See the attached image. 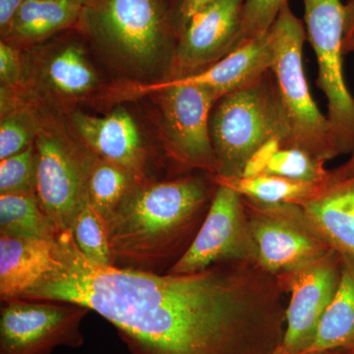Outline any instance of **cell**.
I'll use <instances>...</instances> for the list:
<instances>
[{
	"label": "cell",
	"instance_id": "cell-3",
	"mask_svg": "<svg viewBox=\"0 0 354 354\" xmlns=\"http://www.w3.org/2000/svg\"><path fill=\"white\" fill-rule=\"evenodd\" d=\"M269 32L274 50L271 71L285 125L281 148L299 149L324 162L337 157L329 120L314 102L305 76L304 22L288 3Z\"/></svg>",
	"mask_w": 354,
	"mask_h": 354
},
{
	"label": "cell",
	"instance_id": "cell-19",
	"mask_svg": "<svg viewBox=\"0 0 354 354\" xmlns=\"http://www.w3.org/2000/svg\"><path fill=\"white\" fill-rule=\"evenodd\" d=\"M83 7L73 0H24L6 36L36 41L80 20Z\"/></svg>",
	"mask_w": 354,
	"mask_h": 354
},
{
	"label": "cell",
	"instance_id": "cell-5",
	"mask_svg": "<svg viewBox=\"0 0 354 354\" xmlns=\"http://www.w3.org/2000/svg\"><path fill=\"white\" fill-rule=\"evenodd\" d=\"M307 39L318 64L317 86L328 104L339 156L354 150V97L344 74V6L341 0H302Z\"/></svg>",
	"mask_w": 354,
	"mask_h": 354
},
{
	"label": "cell",
	"instance_id": "cell-37",
	"mask_svg": "<svg viewBox=\"0 0 354 354\" xmlns=\"http://www.w3.org/2000/svg\"><path fill=\"white\" fill-rule=\"evenodd\" d=\"M315 354H351V353H348V351H325V353H315Z\"/></svg>",
	"mask_w": 354,
	"mask_h": 354
},
{
	"label": "cell",
	"instance_id": "cell-23",
	"mask_svg": "<svg viewBox=\"0 0 354 354\" xmlns=\"http://www.w3.org/2000/svg\"><path fill=\"white\" fill-rule=\"evenodd\" d=\"M70 232L76 246L88 259L97 264L113 266L106 223L88 200L74 218Z\"/></svg>",
	"mask_w": 354,
	"mask_h": 354
},
{
	"label": "cell",
	"instance_id": "cell-13",
	"mask_svg": "<svg viewBox=\"0 0 354 354\" xmlns=\"http://www.w3.org/2000/svg\"><path fill=\"white\" fill-rule=\"evenodd\" d=\"M244 0H215L184 26L176 48L179 77L208 68L243 43Z\"/></svg>",
	"mask_w": 354,
	"mask_h": 354
},
{
	"label": "cell",
	"instance_id": "cell-33",
	"mask_svg": "<svg viewBox=\"0 0 354 354\" xmlns=\"http://www.w3.org/2000/svg\"><path fill=\"white\" fill-rule=\"evenodd\" d=\"M330 171V176L337 179L349 178V177L354 176V150L351 153V157L344 165Z\"/></svg>",
	"mask_w": 354,
	"mask_h": 354
},
{
	"label": "cell",
	"instance_id": "cell-14",
	"mask_svg": "<svg viewBox=\"0 0 354 354\" xmlns=\"http://www.w3.org/2000/svg\"><path fill=\"white\" fill-rule=\"evenodd\" d=\"M274 60V46L268 31L244 39L241 46L208 68L169 81L209 88L221 99L259 82L271 71Z\"/></svg>",
	"mask_w": 354,
	"mask_h": 354
},
{
	"label": "cell",
	"instance_id": "cell-6",
	"mask_svg": "<svg viewBox=\"0 0 354 354\" xmlns=\"http://www.w3.org/2000/svg\"><path fill=\"white\" fill-rule=\"evenodd\" d=\"M160 93L167 146L179 164L216 174V160L209 133V118L218 101L209 88L196 85L160 82L133 86L128 94Z\"/></svg>",
	"mask_w": 354,
	"mask_h": 354
},
{
	"label": "cell",
	"instance_id": "cell-17",
	"mask_svg": "<svg viewBox=\"0 0 354 354\" xmlns=\"http://www.w3.org/2000/svg\"><path fill=\"white\" fill-rule=\"evenodd\" d=\"M311 227L342 256L354 259V176H330L315 196L299 205Z\"/></svg>",
	"mask_w": 354,
	"mask_h": 354
},
{
	"label": "cell",
	"instance_id": "cell-32",
	"mask_svg": "<svg viewBox=\"0 0 354 354\" xmlns=\"http://www.w3.org/2000/svg\"><path fill=\"white\" fill-rule=\"evenodd\" d=\"M24 0H0V28L6 36Z\"/></svg>",
	"mask_w": 354,
	"mask_h": 354
},
{
	"label": "cell",
	"instance_id": "cell-31",
	"mask_svg": "<svg viewBox=\"0 0 354 354\" xmlns=\"http://www.w3.org/2000/svg\"><path fill=\"white\" fill-rule=\"evenodd\" d=\"M213 1L215 0H179L176 6V17L180 34L184 26L195 13Z\"/></svg>",
	"mask_w": 354,
	"mask_h": 354
},
{
	"label": "cell",
	"instance_id": "cell-39",
	"mask_svg": "<svg viewBox=\"0 0 354 354\" xmlns=\"http://www.w3.org/2000/svg\"><path fill=\"white\" fill-rule=\"evenodd\" d=\"M351 354H354V353H351Z\"/></svg>",
	"mask_w": 354,
	"mask_h": 354
},
{
	"label": "cell",
	"instance_id": "cell-30",
	"mask_svg": "<svg viewBox=\"0 0 354 354\" xmlns=\"http://www.w3.org/2000/svg\"><path fill=\"white\" fill-rule=\"evenodd\" d=\"M20 75V60L17 51L3 41L0 44V78L2 82L13 83Z\"/></svg>",
	"mask_w": 354,
	"mask_h": 354
},
{
	"label": "cell",
	"instance_id": "cell-7",
	"mask_svg": "<svg viewBox=\"0 0 354 354\" xmlns=\"http://www.w3.org/2000/svg\"><path fill=\"white\" fill-rule=\"evenodd\" d=\"M243 200L258 265L270 274L295 271L333 249L311 227L299 205Z\"/></svg>",
	"mask_w": 354,
	"mask_h": 354
},
{
	"label": "cell",
	"instance_id": "cell-12",
	"mask_svg": "<svg viewBox=\"0 0 354 354\" xmlns=\"http://www.w3.org/2000/svg\"><path fill=\"white\" fill-rule=\"evenodd\" d=\"M342 277V255L334 249L310 264L278 278L290 295L283 342L276 354H304L315 339L324 314Z\"/></svg>",
	"mask_w": 354,
	"mask_h": 354
},
{
	"label": "cell",
	"instance_id": "cell-22",
	"mask_svg": "<svg viewBox=\"0 0 354 354\" xmlns=\"http://www.w3.org/2000/svg\"><path fill=\"white\" fill-rule=\"evenodd\" d=\"M141 179L143 178L97 157L88 178V204L104 220Z\"/></svg>",
	"mask_w": 354,
	"mask_h": 354
},
{
	"label": "cell",
	"instance_id": "cell-2",
	"mask_svg": "<svg viewBox=\"0 0 354 354\" xmlns=\"http://www.w3.org/2000/svg\"><path fill=\"white\" fill-rule=\"evenodd\" d=\"M199 177L139 180L106 218L113 266L164 274L180 259L208 213L215 189Z\"/></svg>",
	"mask_w": 354,
	"mask_h": 354
},
{
	"label": "cell",
	"instance_id": "cell-35",
	"mask_svg": "<svg viewBox=\"0 0 354 354\" xmlns=\"http://www.w3.org/2000/svg\"><path fill=\"white\" fill-rule=\"evenodd\" d=\"M354 53V32L348 38L344 39V55L348 53Z\"/></svg>",
	"mask_w": 354,
	"mask_h": 354
},
{
	"label": "cell",
	"instance_id": "cell-15",
	"mask_svg": "<svg viewBox=\"0 0 354 354\" xmlns=\"http://www.w3.org/2000/svg\"><path fill=\"white\" fill-rule=\"evenodd\" d=\"M76 128L97 157L143 178L145 152L136 123L124 109L104 118L76 113Z\"/></svg>",
	"mask_w": 354,
	"mask_h": 354
},
{
	"label": "cell",
	"instance_id": "cell-28",
	"mask_svg": "<svg viewBox=\"0 0 354 354\" xmlns=\"http://www.w3.org/2000/svg\"><path fill=\"white\" fill-rule=\"evenodd\" d=\"M32 133L24 118L10 116L0 127V160L22 152L31 146Z\"/></svg>",
	"mask_w": 354,
	"mask_h": 354
},
{
	"label": "cell",
	"instance_id": "cell-27",
	"mask_svg": "<svg viewBox=\"0 0 354 354\" xmlns=\"http://www.w3.org/2000/svg\"><path fill=\"white\" fill-rule=\"evenodd\" d=\"M288 0H244L242 26L245 39L269 31Z\"/></svg>",
	"mask_w": 354,
	"mask_h": 354
},
{
	"label": "cell",
	"instance_id": "cell-16",
	"mask_svg": "<svg viewBox=\"0 0 354 354\" xmlns=\"http://www.w3.org/2000/svg\"><path fill=\"white\" fill-rule=\"evenodd\" d=\"M55 239L0 234L1 301L22 297L44 277L57 269L59 260Z\"/></svg>",
	"mask_w": 354,
	"mask_h": 354
},
{
	"label": "cell",
	"instance_id": "cell-25",
	"mask_svg": "<svg viewBox=\"0 0 354 354\" xmlns=\"http://www.w3.org/2000/svg\"><path fill=\"white\" fill-rule=\"evenodd\" d=\"M325 164L299 149L281 148L264 174L304 183H325L330 177V171L325 169Z\"/></svg>",
	"mask_w": 354,
	"mask_h": 354
},
{
	"label": "cell",
	"instance_id": "cell-18",
	"mask_svg": "<svg viewBox=\"0 0 354 354\" xmlns=\"http://www.w3.org/2000/svg\"><path fill=\"white\" fill-rule=\"evenodd\" d=\"M330 351L354 353V259L342 255V277L313 344L304 354Z\"/></svg>",
	"mask_w": 354,
	"mask_h": 354
},
{
	"label": "cell",
	"instance_id": "cell-24",
	"mask_svg": "<svg viewBox=\"0 0 354 354\" xmlns=\"http://www.w3.org/2000/svg\"><path fill=\"white\" fill-rule=\"evenodd\" d=\"M48 75L53 87L66 95H82L94 87L95 76L88 66L83 51L69 46L51 60Z\"/></svg>",
	"mask_w": 354,
	"mask_h": 354
},
{
	"label": "cell",
	"instance_id": "cell-36",
	"mask_svg": "<svg viewBox=\"0 0 354 354\" xmlns=\"http://www.w3.org/2000/svg\"><path fill=\"white\" fill-rule=\"evenodd\" d=\"M73 1L77 2V3L80 4L83 8H86V7L92 6L93 4L95 3L97 0H73Z\"/></svg>",
	"mask_w": 354,
	"mask_h": 354
},
{
	"label": "cell",
	"instance_id": "cell-11",
	"mask_svg": "<svg viewBox=\"0 0 354 354\" xmlns=\"http://www.w3.org/2000/svg\"><path fill=\"white\" fill-rule=\"evenodd\" d=\"M232 261L257 263L255 243L243 196L227 186L216 185L208 213L196 236L167 272L192 274Z\"/></svg>",
	"mask_w": 354,
	"mask_h": 354
},
{
	"label": "cell",
	"instance_id": "cell-26",
	"mask_svg": "<svg viewBox=\"0 0 354 354\" xmlns=\"http://www.w3.org/2000/svg\"><path fill=\"white\" fill-rule=\"evenodd\" d=\"M36 150L32 145L0 162V194L34 192Z\"/></svg>",
	"mask_w": 354,
	"mask_h": 354
},
{
	"label": "cell",
	"instance_id": "cell-9",
	"mask_svg": "<svg viewBox=\"0 0 354 354\" xmlns=\"http://www.w3.org/2000/svg\"><path fill=\"white\" fill-rule=\"evenodd\" d=\"M1 302L0 354H51L58 346H83L87 307L20 298Z\"/></svg>",
	"mask_w": 354,
	"mask_h": 354
},
{
	"label": "cell",
	"instance_id": "cell-4",
	"mask_svg": "<svg viewBox=\"0 0 354 354\" xmlns=\"http://www.w3.org/2000/svg\"><path fill=\"white\" fill-rule=\"evenodd\" d=\"M216 160L215 176L241 177L244 165L258 148L278 137L285 125L272 71L250 87L221 97L209 118Z\"/></svg>",
	"mask_w": 354,
	"mask_h": 354
},
{
	"label": "cell",
	"instance_id": "cell-34",
	"mask_svg": "<svg viewBox=\"0 0 354 354\" xmlns=\"http://www.w3.org/2000/svg\"><path fill=\"white\" fill-rule=\"evenodd\" d=\"M354 32V0H348L344 6V39Z\"/></svg>",
	"mask_w": 354,
	"mask_h": 354
},
{
	"label": "cell",
	"instance_id": "cell-1",
	"mask_svg": "<svg viewBox=\"0 0 354 354\" xmlns=\"http://www.w3.org/2000/svg\"><path fill=\"white\" fill-rule=\"evenodd\" d=\"M55 243L57 269L20 299L87 307L115 327L131 354H276L281 346L286 291L256 262L156 274L93 262L70 230Z\"/></svg>",
	"mask_w": 354,
	"mask_h": 354
},
{
	"label": "cell",
	"instance_id": "cell-38",
	"mask_svg": "<svg viewBox=\"0 0 354 354\" xmlns=\"http://www.w3.org/2000/svg\"><path fill=\"white\" fill-rule=\"evenodd\" d=\"M37 1H41V0H37Z\"/></svg>",
	"mask_w": 354,
	"mask_h": 354
},
{
	"label": "cell",
	"instance_id": "cell-8",
	"mask_svg": "<svg viewBox=\"0 0 354 354\" xmlns=\"http://www.w3.org/2000/svg\"><path fill=\"white\" fill-rule=\"evenodd\" d=\"M80 19L97 39L142 64L157 59L171 32L165 0H97Z\"/></svg>",
	"mask_w": 354,
	"mask_h": 354
},
{
	"label": "cell",
	"instance_id": "cell-21",
	"mask_svg": "<svg viewBox=\"0 0 354 354\" xmlns=\"http://www.w3.org/2000/svg\"><path fill=\"white\" fill-rule=\"evenodd\" d=\"M0 234L55 239L57 230L44 215L34 192L0 194Z\"/></svg>",
	"mask_w": 354,
	"mask_h": 354
},
{
	"label": "cell",
	"instance_id": "cell-29",
	"mask_svg": "<svg viewBox=\"0 0 354 354\" xmlns=\"http://www.w3.org/2000/svg\"><path fill=\"white\" fill-rule=\"evenodd\" d=\"M281 148V140L278 137L270 139L258 148L247 160L241 177L252 178L265 174L272 158Z\"/></svg>",
	"mask_w": 354,
	"mask_h": 354
},
{
	"label": "cell",
	"instance_id": "cell-10",
	"mask_svg": "<svg viewBox=\"0 0 354 354\" xmlns=\"http://www.w3.org/2000/svg\"><path fill=\"white\" fill-rule=\"evenodd\" d=\"M35 195L57 234L70 230L87 201V184L95 158L48 134L36 141Z\"/></svg>",
	"mask_w": 354,
	"mask_h": 354
},
{
	"label": "cell",
	"instance_id": "cell-20",
	"mask_svg": "<svg viewBox=\"0 0 354 354\" xmlns=\"http://www.w3.org/2000/svg\"><path fill=\"white\" fill-rule=\"evenodd\" d=\"M216 185L227 186L239 192L241 196L250 198L266 204L291 203L301 205L315 196L325 183H304L285 177L262 176L244 178V177H225L211 176Z\"/></svg>",
	"mask_w": 354,
	"mask_h": 354
}]
</instances>
